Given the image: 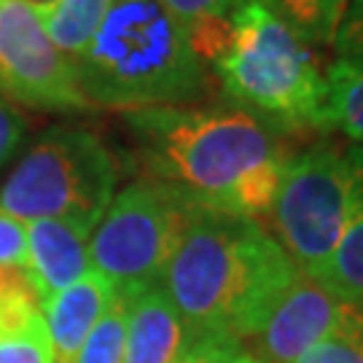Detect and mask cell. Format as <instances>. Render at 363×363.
Returning <instances> with one entry per match:
<instances>
[{
    "label": "cell",
    "instance_id": "1",
    "mask_svg": "<svg viewBox=\"0 0 363 363\" xmlns=\"http://www.w3.org/2000/svg\"><path fill=\"white\" fill-rule=\"evenodd\" d=\"M151 178L169 183L199 208L261 218L288 164L274 132L242 108L167 105L127 111Z\"/></svg>",
    "mask_w": 363,
    "mask_h": 363
},
{
    "label": "cell",
    "instance_id": "14",
    "mask_svg": "<svg viewBox=\"0 0 363 363\" xmlns=\"http://www.w3.org/2000/svg\"><path fill=\"white\" fill-rule=\"evenodd\" d=\"M325 130L363 145V60H337L325 70Z\"/></svg>",
    "mask_w": 363,
    "mask_h": 363
},
{
    "label": "cell",
    "instance_id": "23",
    "mask_svg": "<svg viewBox=\"0 0 363 363\" xmlns=\"http://www.w3.org/2000/svg\"><path fill=\"white\" fill-rule=\"evenodd\" d=\"M178 363H264V361H259L245 345L216 342V339H196L194 345L183 352V358Z\"/></svg>",
    "mask_w": 363,
    "mask_h": 363
},
{
    "label": "cell",
    "instance_id": "18",
    "mask_svg": "<svg viewBox=\"0 0 363 363\" xmlns=\"http://www.w3.org/2000/svg\"><path fill=\"white\" fill-rule=\"evenodd\" d=\"M124 331H127V301L116 294L100 323L91 328L86 342L78 347L70 363H124Z\"/></svg>",
    "mask_w": 363,
    "mask_h": 363
},
{
    "label": "cell",
    "instance_id": "20",
    "mask_svg": "<svg viewBox=\"0 0 363 363\" xmlns=\"http://www.w3.org/2000/svg\"><path fill=\"white\" fill-rule=\"evenodd\" d=\"M240 3L242 0H162V6L189 30V35L223 22Z\"/></svg>",
    "mask_w": 363,
    "mask_h": 363
},
{
    "label": "cell",
    "instance_id": "21",
    "mask_svg": "<svg viewBox=\"0 0 363 363\" xmlns=\"http://www.w3.org/2000/svg\"><path fill=\"white\" fill-rule=\"evenodd\" d=\"M27 272V226L0 210V274Z\"/></svg>",
    "mask_w": 363,
    "mask_h": 363
},
{
    "label": "cell",
    "instance_id": "9",
    "mask_svg": "<svg viewBox=\"0 0 363 363\" xmlns=\"http://www.w3.org/2000/svg\"><path fill=\"white\" fill-rule=\"evenodd\" d=\"M352 310V298L315 280L310 274H298L286 296L277 301L269 320L247 350L264 363H296L318 342L342 328Z\"/></svg>",
    "mask_w": 363,
    "mask_h": 363
},
{
    "label": "cell",
    "instance_id": "15",
    "mask_svg": "<svg viewBox=\"0 0 363 363\" xmlns=\"http://www.w3.org/2000/svg\"><path fill=\"white\" fill-rule=\"evenodd\" d=\"M111 6L113 0H57V6L40 19L54 46L70 60H76L97 33Z\"/></svg>",
    "mask_w": 363,
    "mask_h": 363
},
{
    "label": "cell",
    "instance_id": "25",
    "mask_svg": "<svg viewBox=\"0 0 363 363\" xmlns=\"http://www.w3.org/2000/svg\"><path fill=\"white\" fill-rule=\"evenodd\" d=\"M25 3H30V6H33L40 16H43L46 11H52L54 6H57V0H25Z\"/></svg>",
    "mask_w": 363,
    "mask_h": 363
},
{
    "label": "cell",
    "instance_id": "8",
    "mask_svg": "<svg viewBox=\"0 0 363 363\" xmlns=\"http://www.w3.org/2000/svg\"><path fill=\"white\" fill-rule=\"evenodd\" d=\"M0 89L43 111L91 108L78 89L73 60L54 46L40 13L25 0H0Z\"/></svg>",
    "mask_w": 363,
    "mask_h": 363
},
{
    "label": "cell",
    "instance_id": "3",
    "mask_svg": "<svg viewBox=\"0 0 363 363\" xmlns=\"http://www.w3.org/2000/svg\"><path fill=\"white\" fill-rule=\"evenodd\" d=\"M191 43L223 91L269 130H325V70L267 0H242Z\"/></svg>",
    "mask_w": 363,
    "mask_h": 363
},
{
    "label": "cell",
    "instance_id": "13",
    "mask_svg": "<svg viewBox=\"0 0 363 363\" xmlns=\"http://www.w3.org/2000/svg\"><path fill=\"white\" fill-rule=\"evenodd\" d=\"M355 162V194L352 208L337 247L315 280L339 291L342 296L363 298V145H352Z\"/></svg>",
    "mask_w": 363,
    "mask_h": 363
},
{
    "label": "cell",
    "instance_id": "17",
    "mask_svg": "<svg viewBox=\"0 0 363 363\" xmlns=\"http://www.w3.org/2000/svg\"><path fill=\"white\" fill-rule=\"evenodd\" d=\"M0 363H54L40 310L0 323Z\"/></svg>",
    "mask_w": 363,
    "mask_h": 363
},
{
    "label": "cell",
    "instance_id": "7",
    "mask_svg": "<svg viewBox=\"0 0 363 363\" xmlns=\"http://www.w3.org/2000/svg\"><path fill=\"white\" fill-rule=\"evenodd\" d=\"M355 162L350 148L318 143L288 156L274 191L272 237L304 274H315L331 259L352 208Z\"/></svg>",
    "mask_w": 363,
    "mask_h": 363
},
{
    "label": "cell",
    "instance_id": "6",
    "mask_svg": "<svg viewBox=\"0 0 363 363\" xmlns=\"http://www.w3.org/2000/svg\"><path fill=\"white\" fill-rule=\"evenodd\" d=\"M199 210L194 199L156 178L118 191L89 237V264L118 294L159 286Z\"/></svg>",
    "mask_w": 363,
    "mask_h": 363
},
{
    "label": "cell",
    "instance_id": "5",
    "mask_svg": "<svg viewBox=\"0 0 363 363\" xmlns=\"http://www.w3.org/2000/svg\"><path fill=\"white\" fill-rule=\"evenodd\" d=\"M118 169L89 130L54 127L33 145L0 189V210L19 220L67 218L94 229L116 196Z\"/></svg>",
    "mask_w": 363,
    "mask_h": 363
},
{
    "label": "cell",
    "instance_id": "24",
    "mask_svg": "<svg viewBox=\"0 0 363 363\" xmlns=\"http://www.w3.org/2000/svg\"><path fill=\"white\" fill-rule=\"evenodd\" d=\"M25 132H27L25 116H22L13 105H9L0 97V167H3L13 156V151L19 148Z\"/></svg>",
    "mask_w": 363,
    "mask_h": 363
},
{
    "label": "cell",
    "instance_id": "4",
    "mask_svg": "<svg viewBox=\"0 0 363 363\" xmlns=\"http://www.w3.org/2000/svg\"><path fill=\"white\" fill-rule=\"evenodd\" d=\"M73 65L91 108L191 105L208 91V70L189 30L162 0H113Z\"/></svg>",
    "mask_w": 363,
    "mask_h": 363
},
{
    "label": "cell",
    "instance_id": "2",
    "mask_svg": "<svg viewBox=\"0 0 363 363\" xmlns=\"http://www.w3.org/2000/svg\"><path fill=\"white\" fill-rule=\"evenodd\" d=\"M301 274L259 218L199 208L162 288L194 339L247 345Z\"/></svg>",
    "mask_w": 363,
    "mask_h": 363
},
{
    "label": "cell",
    "instance_id": "11",
    "mask_svg": "<svg viewBox=\"0 0 363 363\" xmlns=\"http://www.w3.org/2000/svg\"><path fill=\"white\" fill-rule=\"evenodd\" d=\"M27 272L38 301L76 283L91 269V229L67 218L27 220Z\"/></svg>",
    "mask_w": 363,
    "mask_h": 363
},
{
    "label": "cell",
    "instance_id": "22",
    "mask_svg": "<svg viewBox=\"0 0 363 363\" xmlns=\"http://www.w3.org/2000/svg\"><path fill=\"white\" fill-rule=\"evenodd\" d=\"M337 60H363V0H347L334 35Z\"/></svg>",
    "mask_w": 363,
    "mask_h": 363
},
{
    "label": "cell",
    "instance_id": "16",
    "mask_svg": "<svg viewBox=\"0 0 363 363\" xmlns=\"http://www.w3.org/2000/svg\"><path fill=\"white\" fill-rule=\"evenodd\" d=\"M310 46H331L347 0H267Z\"/></svg>",
    "mask_w": 363,
    "mask_h": 363
},
{
    "label": "cell",
    "instance_id": "12",
    "mask_svg": "<svg viewBox=\"0 0 363 363\" xmlns=\"http://www.w3.org/2000/svg\"><path fill=\"white\" fill-rule=\"evenodd\" d=\"M116 288L100 272L89 269L76 283L40 301V315L52 342L54 363H70L78 347L86 342L91 328L100 323L105 310L113 304Z\"/></svg>",
    "mask_w": 363,
    "mask_h": 363
},
{
    "label": "cell",
    "instance_id": "10",
    "mask_svg": "<svg viewBox=\"0 0 363 363\" xmlns=\"http://www.w3.org/2000/svg\"><path fill=\"white\" fill-rule=\"evenodd\" d=\"M127 301L124 363H178L196 339L167 291L148 286L121 294Z\"/></svg>",
    "mask_w": 363,
    "mask_h": 363
},
{
    "label": "cell",
    "instance_id": "19",
    "mask_svg": "<svg viewBox=\"0 0 363 363\" xmlns=\"http://www.w3.org/2000/svg\"><path fill=\"white\" fill-rule=\"evenodd\" d=\"M296 363H363V298H352L342 328L318 342Z\"/></svg>",
    "mask_w": 363,
    "mask_h": 363
}]
</instances>
